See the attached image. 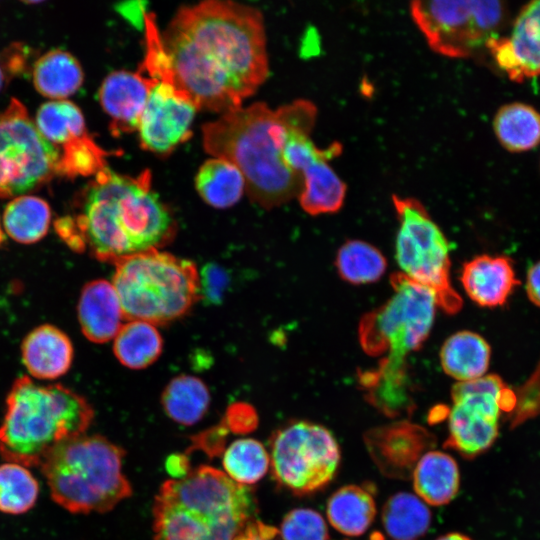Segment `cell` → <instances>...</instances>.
<instances>
[{"instance_id": "6da1fadb", "label": "cell", "mask_w": 540, "mask_h": 540, "mask_svg": "<svg viewBox=\"0 0 540 540\" xmlns=\"http://www.w3.org/2000/svg\"><path fill=\"white\" fill-rule=\"evenodd\" d=\"M175 86L198 109L242 107L269 73L262 13L233 1L184 6L164 31Z\"/></svg>"}, {"instance_id": "7a4b0ae2", "label": "cell", "mask_w": 540, "mask_h": 540, "mask_svg": "<svg viewBox=\"0 0 540 540\" xmlns=\"http://www.w3.org/2000/svg\"><path fill=\"white\" fill-rule=\"evenodd\" d=\"M316 116V106L305 99L277 109L257 102L204 124L203 147L241 171L252 201L275 208L298 196L302 188V176L284 160L288 137L295 129H313Z\"/></svg>"}, {"instance_id": "3957f363", "label": "cell", "mask_w": 540, "mask_h": 540, "mask_svg": "<svg viewBox=\"0 0 540 540\" xmlns=\"http://www.w3.org/2000/svg\"><path fill=\"white\" fill-rule=\"evenodd\" d=\"M80 211L72 218L79 252L99 261L119 260L167 245L176 222L151 187L148 170L133 178L107 166L84 191Z\"/></svg>"}, {"instance_id": "277c9868", "label": "cell", "mask_w": 540, "mask_h": 540, "mask_svg": "<svg viewBox=\"0 0 540 540\" xmlns=\"http://www.w3.org/2000/svg\"><path fill=\"white\" fill-rule=\"evenodd\" d=\"M247 486L211 466L164 482L154 499V540H239L255 520Z\"/></svg>"}, {"instance_id": "5b68a950", "label": "cell", "mask_w": 540, "mask_h": 540, "mask_svg": "<svg viewBox=\"0 0 540 540\" xmlns=\"http://www.w3.org/2000/svg\"><path fill=\"white\" fill-rule=\"evenodd\" d=\"M94 418L90 403L60 384L17 378L0 424V455L7 462L40 467L63 443L84 435Z\"/></svg>"}, {"instance_id": "8992f818", "label": "cell", "mask_w": 540, "mask_h": 540, "mask_svg": "<svg viewBox=\"0 0 540 540\" xmlns=\"http://www.w3.org/2000/svg\"><path fill=\"white\" fill-rule=\"evenodd\" d=\"M390 283L393 294L389 300L365 314L359 324L364 352L384 356L377 369L364 375L376 385L406 387L412 385L406 357L427 339L437 304L429 289L401 272L392 274Z\"/></svg>"}, {"instance_id": "52a82bcc", "label": "cell", "mask_w": 540, "mask_h": 540, "mask_svg": "<svg viewBox=\"0 0 540 540\" xmlns=\"http://www.w3.org/2000/svg\"><path fill=\"white\" fill-rule=\"evenodd\" d=\"M124 450L101 435H81L57 447L41 464L52 500L72 514L105 513L128 498Z\"/></svg>"}, {"instance_id": "ba28073f", "label": "cell", "mask_w": 540, "mask_h": 540, "mask_svg": "<svg viewBox=\"0 0 540 540\" xmlns=\"http://www.w3.org/2000/svg\"><path fill=\"white\" fill-rule=\"evenodd\" d=\"M114 265L111 283L125 319L166 324L184 316L199 299V272L190 260L151 249Z\"/></svg>"}, {"instance_id": "9c48e42d", "label": "cell", "mask_w": 540, "mask_h": 540, "mask_svg": "<svg viewBox=\"0 0 540 540\" xmlns=\"http://www.w3.org/2000/svg\"><path fill=\"white\" fill-rule=\"evenodd\" d=\"M399 220L396 260L404 275L429 289L444 312L455 314L462 299L450 280L449 243L420 201L392 196Z\"/></svg>"}, {"instance_id": "30bf717a", "label": "cell", "mask_w": 540, "mask_h": 540, "mask_svg": "<svg viewBox=\"0 0 540 540\" xmlns=\"http://www.w3.org/2000/svg\"><path fill=\"white\" fill-rule=\"evenodd\" d=\"M506 8L499 1H414L410 13L432 50L465 58L496 37Z\"/></svg>"}, {"instance_id": "8fae6325", "label": "cell", "mask_w": 540, "mask_h": 540, "mask_svg": "<svg viewBox=\"0 0 540 540\" xmlns=\"http://www.w3.org/2000/svg\"><path fill=\"white\" fill-rule=\"evenodd\" d=\"M59 150L39 132L25 105L11 98L0 112V198L25 195L58 173Z\"/></svg>"}, {"instance_id": "7c38bea8", "label": "cell", "mask_w": 540, "mask_h": 540, "mask_svg": "<svg viewBox=\"0 0 540 540\" xmlns=\"http://www.w3.org/2000/svg\"><path fill=\"white\" fill-rule=\"evenodd\" d=\"M270 464L276 482L297 495L314 493L334 477L340 449L322 425L296 421L272 437Z\"/></svg>"}, {"instance_id": "4fadbf2b", "label": "cell", "mask_w": 540, "mask_h": 540, "mask_svg": "<svg viewBox=\"0 0 540 540\" xmlns=\"http://www.w3.org/2000/svg\"><path fill=\"white\" fill-rule=\"evenodd\" d=\"M451 397L449 436L444 446L469 459L493 445L498 437L501 413L510 415L517 403L515 391L496 374L456 383Z\"/></svg>"}, {"instance_id": "5bb4252c", "label": "cell", "mask_w": 540, "mask_h": 540, "mask_svg": "<svg viewBox=\"0 0 540 540\" xmlns=\"http://www.w3.org/2000/svg\"><path fill=\"white\" fill-rule=\"evenodd\" d=\"M197 110L172 81L153 80L137 130L142 148L158 154L171 152L190 137Z\"/></svg>"}, {"instance_id": "9a60e30c", "label": "cell", "mask_w": 540, "mask_h": 540, "mask_svg": "<svg viewBox=\"0 0 540 540\" xmlns=\"http://www.w3.org/2000/svg\"><path fill=\"white\" fill-rule=\"evenodd\" d=\"M364 443L384 476L407 480L420 458L436 445V437L423 426L402 419L368 430Z\"/></svg>"}, {"instance_id": "2e32d148", "label": "cell", "mask_w": 540, "mask_h": 540, "mask_svg": "<svg viewBox=\"0 0 540 540\" xmlns=\"http://www.w3.org/2000/svg\"><path fill=\"white\" fill-rule=\"evenodd\" d=\"M486 46L512 80L540 76V0L520 10L508 38L493 37Z\"/></svg>"}, {"instance_id": "e0dca14e", "label": "cell", "mask_w": 540, "mask_h": 540, "mask_svg": "<svg viewBox=\"0 0 540 540\" xmlns=\"http://www.w3.org/2000/svg\"><path fill=\"white\" fill-rule=\"evenodd\" d=\"M153 80L142 72L114 71L103 80L98 98L110 116L114 135L138 130Z\"/></svg>"}, {"instance_id": "ac0fdd59", "label": "cell", "mask_w": 540, "mask_h": 540, "mask_svg": "<svg viewBox=\"0 0 540 540\" xmlns=\"http://www.w3.org/2000/svg\"><path fill=\"white\" fill-rule=\"evenodd\" d=\"M460 281L473 302L488 308L503 306L520 284L511 258L488 254L465 262Z\"/></svg>"}, {"instance_id": "d6986e66", "label": "cell", "mask_w": 540, "mask_h": 540, "mask_svg": "<svg viewBox=\"0 0 540 540\" xmlns=\"http://www.w3.org/2000/svg\"><path fill=\"white\" fill-rule=\"evenodd\" d=\"M77 312L82 333L94 343L115 338L125 319L113 284L103 279L90 281L83 287Z\"/></svg>"}, {"instance_id": "ffe728a7", "label": "cell", "mask_w": 540, "mask_h": 540, "mask_svg": "<svg viewBox=\"0 0 540 540\" xmlns=\"http://www.w3.org/2000/svg\"><path fill=\"white\" fill-rule=\"evenodd\" d=\"M21 355L31 376L40 380H53L70 369L74 350L71 340L62 330L44 324L25 337Z\"/></svg>"}, {"instance_id": "44dd1931", "label": "cell", "mask_w": 540, "mask_h": 540, "mask_svg": "<svg viewBox=\"0 0 540 540\" xmlns=\"http://www.w3.org/2000/svg\"><path fill=\"white\" fill-rule=\"evenodd\" d=\"M411 478L417 496L432 506L451 502L460 485L457 462L447 453L436 450L420 458Z\"/></svg>"}, {"instance_id": "7402d4cb", "label": "cell", "mask_w": 540, "mask_h": 540, "mask_svg": "<svg viewBox=\"0 0 540 540\" xmlns=\"http://www.w3.org/2000/svg\"><path fill=\"white\" fill-rule=\"evenodd\" d=\"M491 358L489 343L479 334L463 330L446 339L440 350L443 371L458 382L485 375Z\"/></svg>"}, {"instance_id": "603a6c76", "label": "cell", "mask_w": 540, "mask_h": 540, "mask_svg": "<svg viewBox=\"0 0 540 540\" xmlns=\"http://www.w3.org/2000/svg\"><path fill=\"white\" fill-rule=\"evenodd\" d=\"M334 156L314 160L301 173L302 188L298 195L301 207L310 215L335 213L346 196V184L329 165Z\"/></svg>"}, {"instance_id": "cb8c5ba5", "label": "cell", "mask_w": 540, "mask_h": 540, "mask_svg": "<svg viewBox=\"0 0 540 540\" xmlns=\"http://www.w3.org/2000/svg\"><path fill=\"white\" fill-rule=\"evenodd\" d=\"M32 80L35 89L51 100H64L83 84L84 73L79 61L68 51L51 49L33 64Z\"/></svg>"}, {"instance_id": "d4e9b609", "label": "cell", "mask_w": 540, "mask_h": 540, "mask_svg": "<svg viewBox=\"0 0 540 540\" xmlns=\"http://www.w3.org/2000/svg\"><path fill=\"white\" fill-rule=\"evenodd\" d=\"M498 142L509 152L532 150L540 144V112L523 102L501 106L493 119Z\"/></svg>"}, {"instance_id": "484cf974", "label": "cell", "mask_w": 540, "mask_h": 540, "mask_svg": "<svg viewBox=\"0 0 540 540\" xmlns=\"http://www.w3.org/2000/svg\"><path fill=\"white\" fill-rule=\"evenodd\" d=\"M330 524L347 536H360L372 524L376 505L371 493L357 485H347L335 491L327 502Z\"/></svg>"}, {"instance_id": "4316f807", "label": "cell", "mask_w": 540, "mask_h": 540, "mask_svg": "<svg viewBox=\"0 0 540 540\" xmlns=\"http://www.w3.org/2000/svg\"><path fill=\"white\" fill-rule=\"evenodd\" d=\"M195 187L208 205L224 209L240 200L246 186L243 174L234 164L214 157L201 165Z\"/></svg>"}, {"instance_id": "83f0119b", "label": "cell", "mask_w": 540, "mask_h": 540, "mask_svg": "<svg viewBox=\"0 0 540 540\" xmlns=\"http://www.w3.org/2000/svg\"><path fill=\"white\" fill-rule=\"evenodd\" d=\"M210 404V392L199 378L179 375L173 378L161 395V405L174 422L191 426L200 421Z\"/></svg>"}, {"instance_id": "f1b7e54d", "label": "cell", "mask_w": 540, "mask_h": 540, "mask_svg": "<svg viewBox=\"0 0 540 540\" xmlns=\"http://www.w3.org/2000/svg\"><path fill=\"white\" fill-rule=\"evenodd\" d=\"M51 209L42 198L33 195L17 196L6 205L3 227L8 236L22 244L40 241L48 232Z\"/></svg>"}, {"instance_id": "f546056e", "label": "cell", "mask_w": 540, "mask_h": 540, "mask_svg": "<svg viewBox=\"0 0 540 540\" xmlns=\"http://www.w3.org/2000/svg\"><path fill=\"white\" fill-rule=\"evenodd\" d=\"M163 340L155 325L129 320L114 338L113 351L118 361L130 369H143L160 356Z\"/></svg>"}, {"instance_id": "4dcf8cb0", "label": "cell", "mask_w": 540, "mask_h": 540, "mask_svg": "<svg viewBox=\"0 0 540 540\" xmlns=\"http://www.w3.org/2000/svg\"><path fill=\"white\" fill-rule=\"evenodd\" d=\"M432 515L418 496L399 492L391 496L382 510L386 533L395 540H415L428 531Z\"/></svg>"}, {"instance_id": "1f68e13d", "label": "cell", "mask_w": 540, "mask_h": 540, "mask_svg": "<svg viewBox=\"0 0 540 540\" xmlns=\"http://www.w3.org/2000/svg\"><path fill=\"white\" fill-rule=\"evenodd\" d=\"M34 121L42 136L58 150L88 134L82 111L67 99L43 103Z\"/></svg>"}, {"instance_id": "d6a6232c", "label": "cell", "mask_w": 540, "mask_h": 540, "mask_svg": "<svg viewBox=\"0 0 540 540\" xmlns=\"http://www.w3.org/2000/svg\"><path fill=\"white\" fill-rule=\"evenodd\" d=\"M39 493V482L29 467L7 461L0 464L1 513H27L35 506Z\"/></svg>"}, {"instance_id": "836d02e7", "label": "cell", "mask_w": 540, "mask_h": 540, "mask_svg": "<svg viewBox=\"0 0 540 540\" xmlns=\"http://www.w3.org/2000/svg\"><path fill=\"white\" fill-rule=\"evenodd\" d=\"M383 254L362 240H349L337 252L336 268L340 277L352 284L375 282L386 270Z\"/></svg>"}, {"instance_id": "e575fe53", "label": "cell", "mask_w": 540, "mask_h": 540, "mask_svg": "<svg viewBox=\"0 0 540 540\" xmlns=\"http://www.w3.org/2000/svg\"><path fill=\"white\" fill-rule=\"evenodd\" d=\"M225 474L240 485H251L261 480L270 465L265 447L251 438L238 439L223 454Z\"/></svg>"}, {"instance_id": "d590c367", "label": "cell", "mask_w": 540, "mask_h": 540, "mask_svg": "<svg viewBox=\"0 0 540 540\" xmlns=\"http://www.w3.org/2000/svg\"><path fill=\"white\" fill-rule=\"evenodd\" d=\"M60 161L57 175L66 177L89 176L106 167L105 155L87 134L59 148Z\"/></svg>"}, {"instance_id": "8d00e7d4", "label": "cell", "mask_w": 540, "mask_h": 540, "mask_svg": "<svg viewBox=\"0 0 540 540\" xmlns=\"http://www.w3.org/2000/svg\"><path fill=\"white\" fill-rule=\"evenodd\" d=\"M282 540H328L323 517L315 510L297 508L288 512L280 526Z\"/></svg>"}, {"instance_id": "74e56055", "label": "cell", "mask_w": 540, "mask_h": 540, "mask_svg": "<svg viewBox=\"0 0 540 540\" xmlns=\"http://www.w3.org/2000/svg\"><path fill=\"white\" fill-rule=\"evenodd\" d=\"M516 393L517 403L510 416V427L540 416V362L531 377Z\"/></svg>"}, {"instance_id": "f35d334b", "label": "cell", "mask_w": 540, "mask_h": 540, "mask_svg": "<svg viewBox=\"0 0 540 540\" xmlns=\"http://www.w3.org/2000/svg\"><path fill=\"white\" fill-rule=\"evenodd\" d=\"M228 282V273L222 267L206 264L199 272V298L207 304L220 303Z\"/></svg>"}, {"instance_id": "ab89813d", "label": "cell", "mask_w": 540, "mask_h": 540, "mask_svg": "<svg viewBox=\"0 0 540 540\" xmlns=\"http://www.w3.org/2000/svg\"><path fill=\"white\" fill-rule=\"evenodd\" d=\"M226 420L230 424L231 429L237 431H249L257 424L255 410L244 403H236L229 407Z\"/></svg>"}, {"instance_id": "60d3db41", "label": "cell", "mask_w": 540, "mask_h": 540, "mask_svg": "<svg viewBox=\"0 0 540 540\" xmlns=\"http://www.w3.org/2000/svg\"><path fill=\"white\" fill-rule=\"evenodd\" d=\"M525 290L528 299L537 307H540V261L534 263L526 275Z\"/></svg>"}, {"instance_id": "b9f144b4", "label": "cell", "mask_w": 540, "mask_h": 540, "mask_svg": "<svg viewBox=\"0 0 540 540\" xmlns=\"http://www.w3.org/2000/svg\"><path fill=\"white\" fill-rule=\"evenodd\" d=\"M167 470L176 479L182 478L189 473V463L183 455H173L167 459Z\"/></svg>"}, {"instance_id": "7bdbcfd3", "label": "cell", "mask_w": 540, "mask_h": 540, "mask_svg": "<svg viewBox=\"0 0 540 540\" xmlns=\"http://www.w3.org/2000/svg\"><path fill=\"white\" fill-rule=\"evenodd\" d=\"M278 536H279V532L277 531L276 528L262 523L261 540H279Z\"/></svg>"}, {"instance_id": "ee69618b", "label": "cell", "mask_w": 540, "mask_h": 540, "mask_svg": "<svg viewBox=\"0 0 540 540\" xmlns=\"http://www.w3.org/2000/svg\"><path fill=\"white\" fill-rule=\"evenodd\" d=\"M436 540H472V539L464 534L453 532V533L445 534L437 538Z\"/></svg>"}, {"instance_id": "f6af8a7d", "label": "cell", "mask_w": 540, "mask_h": 540, "mask_svg": "<svg viewBox=\"0 0 540 540\" xmlns=\"http://www.w3.org/2000/svg\"><path fill=\"white\" fill-rule=\"evenodd\" d=\"M5 70L3 69L2 67V64H0V91L2 90V88L4 87V84H5V81H6V75H5Z\"/></svg>"}, {"instance_id": "bcb514c9", "label": "cell", "mask_w": 540, "mask_h": 540, "mask_svg": "<svg viewBox=\"0 0 540 540\" xmlns=\"http://www.w3.org/2000/svg\"><path fill=\"white\" fill-rule=\"evenodd\" d=\"M3 241V233L1 231V228H0V243Z\"/></svg>"}]
</instances>
